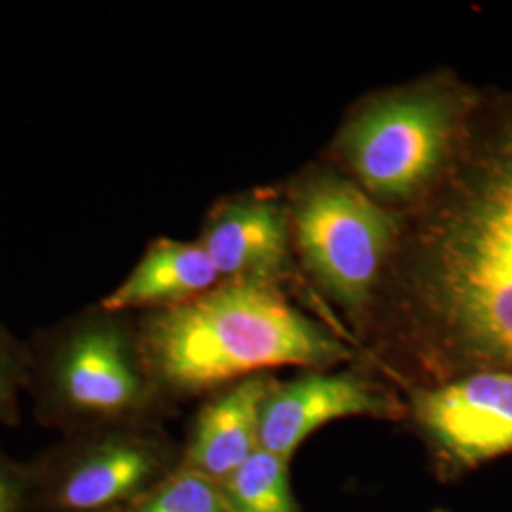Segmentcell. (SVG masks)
<instances>
[{"label": "cell", "mask_w": 512, "mask_h": 512, "mask_svg": "<svg viewBox=\"0 0 512 512\" xmlns=\"http://www.w3.org/2000/svg\"><path fill=\"white\" fill-rule=\"evenodd\" d=\"M222 283L219 270L200 241L154 239L99 306L114 313L160 311L186 304Z\"/></svg>", "instance_id": "obj_11"}, {"label": "cell", "mask_w": 512, "mask_h": 512, "mask_svg": "<svg viewBox=\"0 0 512 512\" xmlns=\"http://www.w3.org/2000/svg\"><path fill=\"white\" fill-rule=\"evenodd\" d=\"M287 459L258 450L220 488L230 512H298Z\"/></svg>", "instance_id": "obj_12"}, {"label": "cell", "mask_w": 512, "mask_h": 512, "mask_svg": "<svg viewBox=\"0 0 512 512\" xmlns=\"http://www.w3.org/2000/svg\"><path fill=\"white\" fill-rule=\"evenodd\" d=\"M124 512H230L217 482L179 467Z\"/></svg>", "instance_id": "obj_13"}, {"label": "cell", "mask_w": 512, "mask_h": 512, "mask_svg": "<svg viewBox=\"0 0 512 512\" xmlns=\"http://www.w3.org/2000/svg\"><path fill=\"white\" fill-rule=\"evenodd\" d=\"M222 281L274 285L289 255V220L281 205L260 196L217 203L200 239Z\"/></svg>", "instance_id": "obj_9"}, {"label": "cell", "mask_w": 512, "mask_h": 512, "mask_svg": "<svg viewBox=\"0 0 512 512\" xmlns=\"http://www.w3.org/2000/svg\"><path fill=\"white\" fill-rule=\"evenodd\" d=\"M414 283L446 342L512 372V112L427 220Z\"/></svg>", "instance_id": "obj_1"}, {"label": "cell", "mask_w": 512, "mask_h": 512, "mask_svg": "<svg viewBox=\"0 0 512 512\" xmlns=\"http://www.w3.org/2000/svg\"><path fill=\"white\" fill-rule=\"evenodd\" d=\"M29 351L0 323V425L16 427L21 421V397L27 389Z\"/></svg>", "instance_id": "obj_14"}, {"label": "cell", "mask_w": 512, "mask_h": 512, "mask_svg": "<svg viewBox=\"0 0 512 512\" xmlns=\"http://www.w3.org/2000/svg\"><path fill=\"white\" fill-rule=\"evenodd\" d=\"M293 224L315 281L349 313L365 310L399 236L395 215L361 186L321 173L298 190Z\"/></svg>", "instance_id": "obj_5"}, {"label": "cell", "mask_w": 512, "mask_h": 512, "mask_svg": "<svg viewBox=\"0 0 512 512\" xmlns=\"http://www.w3.org/2000/svg\"><path fill=\"white\" fill-rule=\"evenodd\" d=\"M137 330L164 399L238 384L277 366L325 368L351 357L274 285L253 281H222L186 304L145 313Z\"/></svg>", "instance_id": "obj_2"}, {"label": "cell", "mask_w": 512, "mask_h": 512, "mask_svg": "<svg viewBox=\"0 0 512 512\" xmlns=\"http://www.w3.org/2000/svg\"><path fill=\"white\" fill-rule=\"evenodd\" d=\"M0 512H29L25 463L0 448Z\"/></svg>", "instance_id": "obj_15"}, {"label": "cell", "mask_w": 512, "mask_h": 512, "mask_svg": "<svg viewBox=\"0 0 512 512\" xmlns=\"http://www.w3.org/2000/svg\"><path fill=\"white\" fill-rule=\"evenodd\" d=\"M395 412L391 397L355 374H310L272 389L262 406L260 448L289 461L304 440L330 421L387 418Z\"/></svg>", "instance_id": "obj_8"}, {"label": "cell", "mask_w": 512, "mask_h": 512, "mask_svg": "<svg viewBox=\"0 0 512 512\" xmlns=\"http://www.w3.org/2000/svg\"><path fill=\"white\" fill-rule=\"evenodd\" d=\"M272 389L258 374L217 393L196 416L179 467L217 484L234 475L260 450V416Z\"/></svg>", "instance_id": "obj_10"}, {"label": "cell", "mask_w": 512, "mask_h": 512, "mask_svg": "<svg viewBox=\"0 0 512 512\" xmlns=\"http://www.w3.org/2000/svg\"><path fill=\"white\" fill-rule=\"evenodd\" d=\"M38 423L61 435L152 421L164 401L148 372L137 325L99 306L76 311L27 342Z\"/></svg>", "instance_id": "obj_3"}, {"label": "cell", "mask_w": 512, "mask_h": 512, "mask_svg": "<svg viewBox=\"0 0 512 512\" xmlns=\"http://www.w3.org/2000/svg\"><path fill=\"white\" fill-rule=\"evenodd\" d=\"M459 116L458 97L437 88L389 93L349 122L342 154L372 198L406 202L442 173Z\"/></svg>", "instance_id": "obj_6"}, {"label": "cell", "mask_w": 512, "mask_h": 512, "mask_svg": "<svg viewBox=\"0 0 512 512\" xmlns=\"http://www.w3.org/2000/svg\"><path fill=\"white\" fill-rule=\"evenodd\" d=\"M418 418L439 450L461 465L509 454L511 370H486L421 393Z\"/></svg>", "instance_id": "obj_7"}, {"label": "cell", "mask_w": 512, "mask_h": 512, "mask_svg": "<svg viewBox=\"0 0 512 512\" xmlns=\"http://www.w3.org/2000/svg\"><path fill=\"white\" fill-rule=\"evenodd\" d=\"M29 512H124L181 465L152 421L61 435L23 461Z\"/></svg>", "instance_id": "obj_4"}]
</instances>
